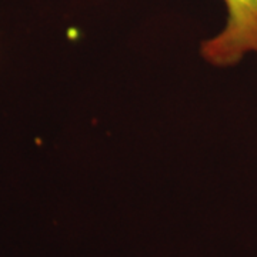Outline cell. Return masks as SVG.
<instances>
[{
	"mask_svg": "<svg viewBox=\"0 0 257 257\" xmlns=\"http://www.w3.org/2000/svg\"><path fill=\"white\" fill-rule=\"evenodd\" d=\"M226 26L217 36L203 42V57L214 66H233L250 52L257 53V0H223Z\"/></svg>",
	"mask_w": 257,
	"mask_h": 257,
	"instance_id": "1",
	"label": "cell"
}]
</instances>
